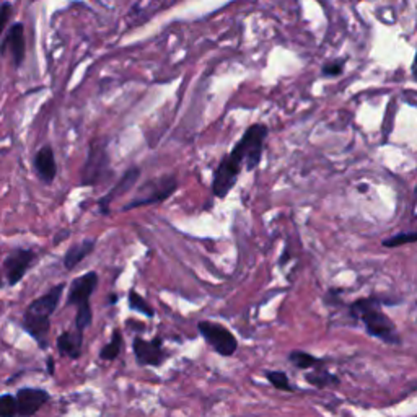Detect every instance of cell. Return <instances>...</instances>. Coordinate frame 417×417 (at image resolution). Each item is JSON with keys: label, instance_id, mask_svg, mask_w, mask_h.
I'll use <instances>...</instances> for the list:
<instances>
[{"label": "cell", "instance_id": "6da1fadb", "mask_svg": "<svg viewBox=\"0 0 417 417\" xmlns=\"http://www.w3.org/2000/svg\"><path fill=\"white\" fill-rule=\"evenodd\" d=\"M65 284L52 287L49 292L33 300L23 313V329L32 336L41 349H47V334L51 328V316L58 310Z\"/></svg>", "mask_w": 417, "mask_h": 417}, {"label": "cell", "instance_id": "7a4b0ae2", "mask_svg": "<svg viewBox=\"0 0 417 417\" xmlns=\"http://www.w3.org/2000/svg\"><path fill=\"white\" fill-rule=\"evenodd\" d=\"M350 315L365 324L367 333L373 337L381 339L388 344H399V334L394 329L393 321L381 311L380 300L360 298L350 305Z\"/></svg>", "mask_w": 417, "mask_h": 417}, {"label": "cell", "instance_id": "3957f363", "mask_svg": "<svg viewBox=\"0 0 417 417\" xmlns=\"http://www.w3.org/2000/svg\"><path fill=\"white\" fill-rule=\"evenodd\" d=\"M243 163H246V154L241 143L238 142L232 152L220 160L219 167L215 169L214 180H212V193L215 198H225L233 189L241 173Z\"/></svg>", "mask_w": 417, "mask_h": 417}, {"label": "cell", "instance_id": "277c9868", "mask_svg": "<svg viewBox=\"0 0 417 417\" xmlns=\"http://www.w3.org/2000/svg\"><path fill=\"white\" fill-rule=\"evenodd\" d=\"M112 169L110 163V154H108L106 141L91 142L88 156L82 169L80 181L84 186H99L108 182L112 178Z\"/></svg>", "mask_w": 417, "mask_h": 417}, {"label": "cell", "instance_id": "5b68a950", "mask_svg": "<svg viewBox=\"0 0 417 417\" xmlns=\"http://www.w3.org/2000/svg\"><path fill=\"white\" fill-rule=\"evenodd\" d=\"M178 188V181L175 175H163L158 178H152L147 182L139 186V189L134 194L132 201L126 204L123 211H130V208L152 206L167 201V199L175 193Z\"/></svg>", "mask_w": 417, "mask_h": 417}, {"label": "cell", "instance_id": "8992f818", "mask_svg": "<svg viewBox=\"0 0 417 417\" xmlns=\"http://www.w3.org/2000/svg\"><path fill=\"white\" fill-rule=\"evenodd\" d=\"M198 329L202 334V337L206 339L207 344L222 357H230V355H233L237 352V337L224 324L215 323V321H199Z\"/></svg>", "mask_w": 417, "mask_h": 417}, {"label": "cell", "instance_id": "52a82bcc", "mask_svg": "<svg viewBox=\"0 0 417 417\" xmlns=\"http://www.w3.org/2000/svg\"><path fill=\"white\" fill-rule=\"evenodd\" d=\"M267 126L263 123L253 124L246 129V132L243 134V137L240 139L243 149H245L246 154V168L248 171H253V169L258 167L261 163V158H263V152H264V142L267 139Z\"/></svg>", "mask_w": 417, "mask_h": 417}, {"label": "cell", "instance_id": "ba28073f", "mask_svg": "<svg viewBox=\"0 0 417 417\" xmlns=\"http://www.w3.org/2000/svg\"><path fill=\"white\" fill-rule=\"evenodd\" d=\"M36 258V253L32 250H25V248H15L7 254L3 261V272H5L7 284L13 287L23 279L26 271L32 267L33 261Z\"/></svg>", "mask_w": 417, "mask_h": 417}, {"label": "cell", "instance_id": "9c48e42d", "mask_svg": "<svg viewBox=\"0 0 417 417\" xmlns=\"http://www.w3.org/2000/svg\"><path fill=\"white\" fill-rule=\"evenodd\" d=\"M132 350L136 355V360L142 367H160L165 360H167V352H165L163 341L160 337H154L152 341H145V339L137 336L132 341Z\"/></svg>", "mask_w": 417, "mask_h": 417}, {"label": "cell", "instance_id": "30bf717a", "mask_svg": "<svg viewBox=\"0 0 417 417\" xmlns=\"http://www.w3.org/2000/svg\"><path fill=\"white\" fill-rule=\"evenodd\" d=\"M98 285V274L95 271L85 272L84 276L75 277L71 282V287H69V294H67V307H80L84 303L90 302L91 294L97 290Z\"/></svg>", "mask_w": 417, "mask_h": 417}, {"label": "cell", "instance_id": "8fae6325", "mask_svg": "<svg viewBox=\"0 0 417 417\" xmlns=\"http://www.w3.org/2000/svg\"><path fill=\"white\" fill-rule=\"evenodd\" d=\"M16 399H19V416L28 417L36 414L49 401L51 394L43 388L26 386V388H20L16 391Z\"/></svg>", "mask_w": 417, "mask_h": 417}, {"label": "cell", "instance_id": "7c38bea8", "mask_svg": "<svg viewBox=\"0 0 417 417\" xmlns=\"http://www.w3.org/2000/svg\"><path fill=\"white\" fill-rule=\"evenodd\" d=\"M139 176H141V169H139L137 167L129 168L128 171H126L124 175L119 178V181H117L116 184L112 186L110 191H108L106 195L99 199L98 201L99 212H102V214H110L111 202L115 201L116 198H121V195H124L128 191H130V188L134 186V182L139 180Z\"/></svg>", "mask_w": 417, "mask_h": 417}, {"label": "cell", "instance_id": "4fadbf2b", "mask_svg": "<svg viewBox=\"0 0 417 417\" xmlns=\"http://www.w3.org/2000/svg\"><path fill=\"white\" fill-rule=\"evenodd\" d=\"M33 165L36 176L45 182V184H51V182L56 180V176H58V163H56L54 150H52L51 145L41 147V149L36 152Z\"/></svg>", "mask_w": 417, "mask_h": 417}, {"label": "cell", "instance_id": "5bb4252c", "mask_svg": "<svg viewBox=\"0 0 417 417\" xmlns=\"http://www.w3.org/2000/svg\"><path fill=\"white\" fill-rule=\"evenodd\" d=\"M8 47H10V52H12L13 65L19 69L20 65L23 64V59H25V29L21 23H13L10 26V29H8L7 36L2 43L3 54H5Z\"/></svg>", "mask_w": 417, "mask_h": 417}, {"label": "cell", "instance_id": "9a60e30c", "mask_svg": "<svg viewBox=\"0 0 417 417\" xmlns=\"http://www.w3.org/2000/svg\"><path fill=\"white\" fill-rule=\"evenodd\" d=\"M58 350L60 355L71 359H78L82 355V346H84V333L80 331H65L59 334L58 341H56Z\"/></svg>", "mask_w": 417, "mask_h": 417}, {"label": "cell", "instance_id": "2e32d148", "mask_svg": "<svg viewBox=\"0 0 417 417\" xmlns=\"http://www.w3.org/2000/svg\"><path fill=\"white\" fill-rule=\"evenodd\" d=\"M95 245H97V240H84L80 243H75V245H72L64 254V259H62L64 267L67 269V271H72L73 267L78 266V264H80L82 261H84L86 256L91 253V251H93Z\"/></svg>", "mask_w": 417, "mask_h": 417}, {"label": "cell", "instance_id": "e0dca14e", "mask_svg": "<svg viewBox=\"0 0 417 417\" xmlns=\"http://www.w3.org/2000/svg\"><path fill=\"white\" fill-rule=\"evenodd\" d=\"M307 381L316 388H328V386H334L339 383V378L328 370H324L323 367L313 368V372L307 373L305 375Z\"/></svg>", "mask_w": 417, "mask_h": 417}, {"label": "cell", "instance_id": "ac0fdd59", "mask_svg": "<svg viewBox=\"0 0 417 417\" xmlns=\"http://www.w3.org/2000/svg\"><path fill=\"white\" fill-rule=\"evenodd\" d=\"M289 360L295 368H300V370H308V368H316L323 365V359L315 357L305 350H292L289 354Z\"/></svg>", "mask_w": 417, "mask_h": 417}, {"label": "cell", "instance_id": "d6986e66", "mask_svg": "<svg viewBox=\"0 0 417 417\" xmlns=\"http://www.w3.org/2000/svg\"><path fill=\"white\" fill-rule=\"evenodd\" d=\"M123 333H121V329H115L111 334V339L108 344H104V347L99 352V357L103 360H108V362H111V360H115L119 357L121 350H123Z\"/></svg>", "mask_w": 417, "mask_h": 417}, {"label": "cell", "instance_id": "ffe728a7", "mask_svg": "<svg viewBox=\"0 0 417 417\" xmlns=\"http://www.w3.org/2000/svg\"><path fill=\"white\" fill-rule=\"evenodd\" d=\"M128 305L130 310L142 313V315H145L147 318H154L155 316L154 307H152L150 303L142 297V295H139L136 290H130V292L128 294Z\"/></svg>", "mask_w": 417, "mask_h": 417}, {"label": "cell", "instance_id": "44dd1931", "mask_svg": "<svg viewBox=\"0 0 417 417\" xmlns=\"http://www.w3.org/2000/svg\"><path fill=\"white\" fill-rule=\"evenodd\" d=\"M267 378V381L271 383L274 388L282 390V391H295V386L290 383L289 377H287L285 372L281 370H267L264 373Z\"/></svg>", "mask_w": 417, "mask_h": 417}, {"label": "cell", "instance_id": "7402d4cb", "mask_svg": "<svg viewBox=\"0 0 417 417\" xmlns=\"http://www.w3.org/2000/svg\"><path fill=\"white\" fill-rule=\"evenodd\" d=\"M93 323V311H91L90 302L84 303V305L77 307L75 315V329L80 333H85V329Z\"/></svg>", "mask_w": 417, "mask_h": 417}, {"label": "cell", "instance_id": "603a6c76", "mask_svg": "<svg viewBox=\"0 0 417 417\" xmlns=\"http://www.w3.org/2000/svg\"><path fill=\"white\" fill-rule=\"evenodd\" d=\"M0 416L2 417L19 416V399H16V394L13 396L10 393H5L0 396Z\"/></svg>", "mask_w": 417, "mask_h": 417}, {"label": "cell", "instance_id": "cb8c5ba5", "mask_svg": "<svg viewBox=\"0 0 417 417\" xmlns=\"http://www.w3.org/2000/svg\"><path fill=\"white\" fill-rule=\"evenodd\" d=\"M414 241H417V230H416V232H411V233L393 235L391 238H386V240H383V246L396 248V246L406 245V243H414Z\"/></svg>", "mask_w": 417, "mask_h": 417}, {"label": "cell", "instance_id": "d4e9b609", "mask_svg": "<svg viewBox=\"0 0 417 417\" xmlns=\"http://www.w3.org/2000/svg\"><path fill=\"white\" fill-rule=\"evenodd\" d=\"M344 71V60H331L323 65V75L326 77H337Z\"/></svg>", "mask_w": 417, "mask_h": 417}, {"label": "cell", "instance_id": "484cf974", "mask_svg": "<svg viewBox=\"0 0 417 417\" xmlns=\"http://www.w3.org/2000/svg\"><path fill=\"white\" fill-rule=\"evenodd\" d=\"M10 12H12V5H10V3H8V2H3V5H2V16H0V20H2V28L7 25L8 16H10Z\"/></svg>", "mask_w": 417, "mask_h": 417}, {"label": "cell", "instance_id": "4316f807", "mask_svg": "<svg viewBox=\"0 0 417 417\" xmlns=\"http://www.w3.org/2000/svg\"><path fill=\"white\" fill-rule=\"evenodd\" d=\"M412 73H414V78L417 80V54H416V59H414V65H412Z\"/></svg>", "mask_w": 417, "mask_h": 417}, {"label": "cell", "instance_id": "83f0119b", "mask_svg": "<svg viewBox=\"0 0 417 417\" xmlns=\"http://www.w3.org/2000/svg\"><path fill=\"white\" fill-rule=\"evenodd\" d=\"M47 364H49V373L54 372V362H52V359H47Z\"/></svg>", "mask_w": 417, "mask_h": 417}, {"label": "cell", "instance_id": "f1b7e54d", "mask_svg": "<svg viewBox=\"0 0 417 417\" xmlns=\"http://www.w3.org/2000/svg\"><path fill=\"white\" fill-rule=\"evenodd\" d=\"M111 303H116V295H111V300H110Z\"/></svg>", "mask_w": 417, "mask_h": 417}]
</instances>
